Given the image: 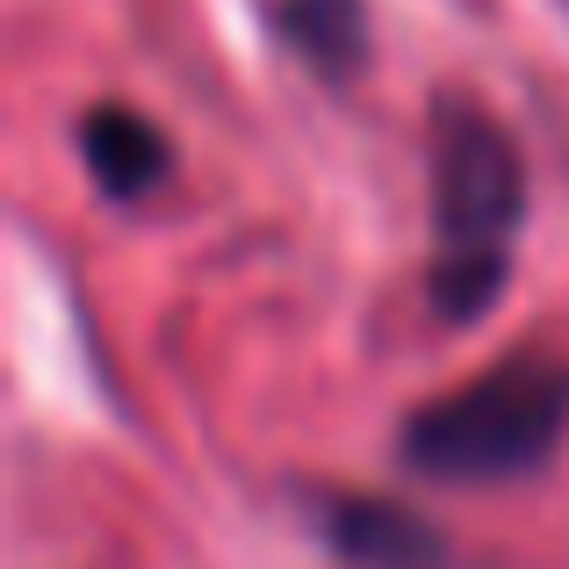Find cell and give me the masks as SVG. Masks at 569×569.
Returning <instances> with one entry per match:
<instances>
[{
    "instance_id": "obj_1",
    "label": "cell",
    "mask_w": 569,
    "mask_h": 569,
    "mask_svg": "<svg viewBox=\"0 0 569 569\" xmlns=\"http://www.w3.org/2000/svg\"><path fill=\"white\" fill-rule=\"evenodd\" d=\"M432 159V260H426V303L440 325H476L498 310L512 281V252L527 231V159L512 130L476 94L447 87L426 123Z\"/></svg>"
},
{
    "instance_id": "obj_2",
    "label": "cell",
    "mask_w": 569,
    "mask_h": 569,
    "mask_svg": "<svg viewBox=\"0 0 569 569\" xmlns=\"http://www.w3.org/2000/svg\"><path fill=\"white\" fill-rule=\"evenodd\" d=\"M569 440V361L519 347L440 389L397 426V461L426 483H527Z\"/></svg>"
},
{
    "instance_id": "obj_3",
    "label": "cell",
    "mask_w": 569,
    "mask_h": 569,
    "mask_svg": "<svg viewBox=\"0 0 569 569\" xmlns=\"http://www.w3.org/2000/svg\"><path fill=\"white\" fill-rule=\"evenodd\" d=\"M310 533L339 569H455V541L426 512L368 498V490H318Z\"/></svg>"
},
{
    "instance_id": "obj_4",
    "label": "cell",
    "mask_w": 569,
    "mask_h": 569,
    "mask_svg": "<svg viewBox=\"0 0 569 569\" xmlns=\"http://www.w3.org/2000/svg\"><path fill=\"white\" fill-rule=\"evenodd\" d=\"M80 159L94 173V188L109 202H144L173 181V144L152 116L123 109V101H101L80 116Z\"/></svg>"
},
{
    "instance_id": "obj_5",
    "label": "cell",
    "mask_w": 569,
    "mask_h": 569,
    "mask_svg": "<svg viewBox=\"0 0 569 569\" xmlns=\"http://www.w3.org/2000/svg\"><path fill=\"white\" fill-rule=\"evenodd\" d=\"M281 51L325 87H347L376 58V29H368V0H267Z\"/></svg>"
}]
</instances>
